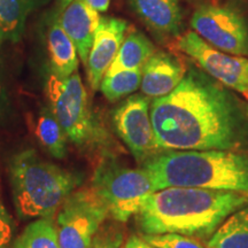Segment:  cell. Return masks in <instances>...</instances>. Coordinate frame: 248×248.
<instances>
[{
    "instance_id": "44dd1931",
    "label": "cell",
    "mask_w": 248,
    "mask_h": 248,
    "mask_svg": "<svg viewBox=\"0 0 248 248\" xmlns=\"http://www.w3.org/2000/svg\"><path fill=\"white\" fill-rule=\"evenodd\" d=\"M141 76V69L120 70L113 74H106L99 89L108 101H117L132 94L140 88Z\"/></svg>"
},
{
    "instance_id": "277c9868",
    "label": "cell",
    "mask_w": 248,
    "mask_h": 248,
    "mask_svg": "<svg viewBox=\"0 0 248 248\" xmlns=\"http://www.w3.org/2000/svg\"><path fill=\"white\" fill-rule=\"evenodd\" d=\"M8 177L15 210L22 219L54 216L83 183L80 172L46 161L31 148L9 159Z\"/></svg>"
},
{
    "instance_id": "83f0119b",
    "label": "cell",
    "mask_w": 248,
    "mask_h": 248,
    "mask_svg": "<svg viewBox=\"0 0 248 248\" xmlns=\"http://www.w3.org/2000/svg\"><path fill=\"white\" fill-rule=\"evenodd\" d=\"M73 0H57L54 6V11H53V15H52V18H58L59 15H60L62 12L66 9V7Z\"/></svg>"
},
{
    "instance_id": "9c48e42d",
    "label": "cell",
    "mask_w": 248,
    "mask_h": 248,
    "mask_svg": "<svg viewBox=\"0 0 248 248\" xmlns=\"http://www.w3.org/2000/svg\"><path fill=\"white\" fill-rule=\"evenodd\" d=\"M177 46L210 77L248 97V57L219 51L194 31L184 33Z\"/></svg>"
},
{
    "instance_id": "6da1fadb",
    "label": "cell",
    "mask_w": 248,
    "mask_h": 248,
    "mask_svg": "<svg viewBox=\"0 0 248 248\" xmlns=\"http://www.w3.org/2000/svg\"><path fill=\"white\" fill-rule=\"evenodd\" d=\"M161 151L248 150V113L226 86L195 67L177 88L151 104Z\"/></svg>"
},
{
    "instance_id": "ffe728a7",
    "label": "cell",
    "mask_w": 248,
    "mask_h": 248,
    "mask_svg": "<svg viewBox=\"0 0 248 248\" xmlns=\"http://www.w3.org/2000/svg\"><path fill=\"white\" fill-rule=\"evenodd\" d=\"M14 248H60L54 216L40 217L27 225Z\"/></svg>"
},
{
    "instance_id": "d6986e66",
    "label": "cell",
    "mask_w": 248,
    "mask_h": 248,
    "mask_svg": "<svg viewBox=\"0 0 248 248\" xmlns=\"http://www.w3.org/2000/svg\"><path fill=\"white\" fill-rule=\"evenodd\" d=\"M33 6V0H0V37L4 42L21 39Z\"/></svg>"
},
{
    "instance_id": "603a6c76",
    "label": "cell",
    "mask_w": 248,
    "mask_h": 248,
    "mask_svg": "<svg viewBox=\"0 0 248 248\" xmlns=\"http://www.w3.org/2000/svg\"><path fill=\"white\" fill-rule=\"evenodd\" d=\"M124 232L117 224H102L88 248H121Z\"/></svg>"
},
{
    "instance_id": "4316f807",
    "label": "cell",
    "mask_w": 248,
    "mask_h": 248,
    "mask_svg": "<svg viewBox=\"0 0 248 248\" xmlns=\"http://www.w3.org/2000/svg\"><path fill=\"white\" fill-rule=\"evenodd\" d=\"M90 7L99 12V13H104L106 12L110 5V0H84Z\"/></svg>"
},
{
    "instance_id": "3957f363",
    "label": "cell",
    "mask_w": 248,
    "mask_h": 248,
    "mask_svg": "<svg viewBox=\"0 0 248 248\" xmlns=\"http://www.w3.org/2000/svg\"><path fill=\"white\" fill-rule=\"evenodd\" d=\"M155 190L184 186L248 195V150L161 151L141 163Z\"/></svg>"
},
{
    "instance_id": "30bf717a",
    "label": "cell",
    "mask_w": 248,
    "mask_h": 248,
    "mask_svg": "<svg viewBox=\"0 0 248 248\" xmlns=\"http://www.w3.org/2000/svg\"><path fill=\"white\" fill-rule=\"evenodd\" d=\"M150 108V98L133 94L113 111L116 133L140 164L161 152L155 139Z\"/></svg>"
},
{
    "instance_id": "cb8c5ba5",
    "label": "cell",
    "mask_w": 248,
    "mask_h": 248,
    "mask_svg": "<svg viewBox=\"0 0 248 248\" xmlns=\"http://www.w3.org/2000/svg\"><path fill=\"white\" fill-rule=\"evenodd\" d=\"M14 235V221L0 198V248H8Z\"/></svg>"
},
{
    "instance_id": "5bb4252c",
    "label": "cell",
    "mask_w": 248,
    "mask_h": 248,
    "mask_svg": "<svg viewBox=\"0 0 248 248\" xmlns=\"http://www.w3.org/2000/svg\"><path fill=\"white\" fill-rule=\"evenodd\" d=\"M146 26L159 35L176 36L182 27L179 0H128Z\"/></svg>"
},
{
    "instance_id": "8992f818",
    "label": "cell",
    "mask_w": 248,
    "mask_h": 248,
    "mask_svg": "<svg viewBox=\"0 0 248 248\" xmlns=\"http://www.w3.org/2000/svg\"><path fill=\"white\" fill-rule=\"evenodd\" d=\"M91 187L107 206L109 217L122 223L135 216L156 191L146 170L122 166L115 156L102 157L93 173Z\"/></svg>"
},
{
    "instance_id": "ac0fdd59",
    "label": "cell",
    "mask_w": 248,
    "mask_h": 248,
    "mask_svg": "<svg viewBox=\"0 0 248 248\" xmlns=\"http://www.w3.org/2000/svg\"><path fill=\"white\" fill-rule=\"evenodd\" d=\"M36 137L49 155L62 160L68 153V138L63 128L51 108H44L40 111L35 126Z\"/></svg>"
},
{
    "instance_id": "d4e9b609",
    "label": "cell",
    "mask_w": 248,
    "mask_h": 248,
    "mask_svg": "<svg viewBox=\"0 0 248 248\" xmlns=\"http://www.w3.org/2000/svg\"><path fill=\"white\" fill-rule=\"evenodd\" d=\"M9 109H11V104H9L7 91L0 79V121L5 120L8 116Z\"/></svg>"
},
{
    "instance_id": "7402d4cb",
    "label": "cell",
    "mask_w": 248,
    "mask_h": 248,
    "mask_svg": "<svg viewBox=\"0 0 248 248\" xmlns=\"http://www.w3.org/2000/svg\"><path fill=\"white\" fill-rule=\"evenodd\" d=\"M142 238L157 248H208L199 239L178 233L142 234Z\"/></svg>"
},
{
    "instance_id": "484cf974",
    "label": "cell",
    "mask_w": 248,
    "mask_h": 248,
    "mask_svg": "<svg viewBox=\"0 0 248 248\" xmlns=\"http://www.w3.org/2000/svg\"><path fill=\"white\" fill-rule=\"evenodd\" d=\"M124 248H157L153 245L148 244L142 237L138 235H131L128 240H126Z\"/></svg>"
},
{
    "instance_id": "9a60e30c",
    "label": "cell",
    "mask_w": 248,
    "mask_h": 248,
    "mask_svg": "<svg viewBox=\"0 0 248 248\" xmlns=\"http://www.w3.org/2000/svg\"><path fill=\"white\" fill-rule=\"evenodd\" d=\"M46 44L52 74L61 78L76 73L78 68V53L76 46L66 31L62 29L58 18H52L47 29Z\"/></svg>"
},
{
    "instance_id": "ba28073f",
    "label": "cell",
    "mask_w": 248,
    "mask_h": 248,
    "mask_svg": "<svg viewBox=\"0 0 248 248\" xmlns=\"http://www.w3.org/2000/svg\"><path fill=\"white\" fill-rule=\"evenodd\" d=\"M191 27L204 42L219 51L248 57V22L235 9L202 5L192 15Z\"/></svg>"
},
{
    "instance_id": "7c38bea8",
    "label": "cell",
    "mask_w": 248,
    "mask_h": 248,
    "mask_svg": "<svg viewBox=\"0 0 248 248\" xmlns=\"http://www.w3.org/2000/svg\"><path fill=\"white\" fill-rule=\"evenodd\" d=\"M141 71L142 94L154 99L164 97L173 91L186 74L183 62L166 52H155Z\"/></svg>"
},
{
    "instance_id": "4fadbf2b",
    "label": "cell",
    "mask_w": 248,
    "mask_h": 248,
    "mask_svg": "<svg viewBox=\"0 0 248 248\" xmlns=\"http://www.w3.org/2000/svg\"><path fill=\"white\" fill-rule=\"evenodd\" d=\"M99 12L90 7L84 0H73L58 21L76 46L78 57L86 64L95 31L100 23Z\"/></svg>"
},
{
    "instance_id": "7a4b0ae2",
    "label": "cell",
    "mask_w": 248,
    "mask_h": 248,
    "mask_svg": "<svg viewBox=\"0 0 248 248\" xmlns=\"http://www.w3.org/2000/svg\"><path fill=\"white\" fill-rule=\"evenodd\" d=\"M247 204L248 195L239 192L171 186L153 192L135 217L142 234L208 240L232 213Z\"/></svg>"
},
{
    "instance_id": "e0dca14e",
    "label": "cell",
    "mask_w": 248,
    "mask_h": 248,
    "mask_svg": "<svg viewBox=\"0 0 248 248\" xmlns=\"http://www.w3.org/2000/svg\"><path fill=\"white\" fill-rule=\"evenodd\" d=\"M208 248H248V204L232 213L207 241Z\"/></svg>"
},
{
    "instance_id": "f546056e",
    "label": "cell",
    "mask_w": 248,
    "mask_h": 248,
    "mask_svg": "<svg viewBox=\"0 0 248 248\" xmlns=\"http://www.w3.org/2000/svg\"><path fill=\"white\" fill-rule=\"evenodd\" d=\"M246 110H247V113H248V104L246 105Z\"/></svg>"
},
{
    "instance_id": "52a82bcc",
    "label": "cell",
    "mask_w": 248,
    "mask_h": 248,
    "mask_svg": "<svg viewBox=\"0 0 248 248\" xmlns=\"http://www.w3.org/2000/svg\"><path fill=\"white\" fill-rule=\"evenodd\" d=\"M108 217L107 206L92 187L71 192L55 218L60 248H88Z\"/></svg>"
},
{
    "instance_id": "f1b7e54d",
    "label": "cell",
    "mask_w": 248,
    "mask_h": 248,
    "mask_svg": "<svg viewBox=\"0 0 248 248\" xmlns=\"http://www.w3.org/2000/svg\"><path fill=\"white\" fill-rule=\"evenodd\" d=\"M2 42H4V40H2V38H1V37H0V49H1V45H2ZM0 61H1V59H0Z\"/></svg>"
},
{
    "instance_id": "8fae6325",
    "label": "cell",
    "mask_w": 248,
    "mask_h": 248,
    "mask_svg": "<svg viewBox=\"0 0 248 248\" xmlns=\"http://www.w3.org/2000/svg\"><path fill=\"white\" fill-rule=\"evenodd\" d=\"M128 23L116 17H101L86 61L88 80L92 90L100 88L108 68L115 60L125 37Z\"/></svg>"
},
{
    "instance_id": "5b68a950",
    "label": "cell",
    "mask_w": 248,
    "mask_h": 248,
    "mask_svg": "<svg viewBox=\"0 0 248 248\" xmlns=\"http://www.w3.org/2000/svg\"><path fill=\"white\" fill-rule=\"evenodd\" d=\"M49 108L66 132L68 141L86 154L114 156L115 141L93 113L78 73L64 77L52 74L46 84Z\"/></svg>"
},
{
    "instance_id": "2e32d148",
    "label": "cell",
    "mask_w": 248,
    "mask_h": 248,
    "mask_svg": "<svg viewBox=\"0 0 248 248\" xmlns=\"http://www.w3.org/2000/svg\"><path fill=\"white\" fill-rule=\"evenodd\" d=\"M154 53L153 43L141 32L133 31L124 37L119 53L106 74H113L120 70L142 69Z\"/></svg>"
}]
</instances>
